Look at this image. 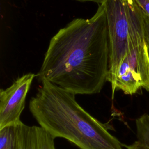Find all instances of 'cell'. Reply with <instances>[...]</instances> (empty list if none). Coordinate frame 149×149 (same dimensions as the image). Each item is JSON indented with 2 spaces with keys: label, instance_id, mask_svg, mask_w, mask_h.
<instances>
[{
  "label": "cell",
  "instance_id": "6da1fadb",
  "mask_svg": "<svg viewBox=\"0 0 149 149\" xmlns=\"http://www.w3.org/2000/svg\"><path fill=\"white\" fill-rule=\"evenodd\" d=\"M109 39L105 7L73 19L51 39L37 76L74 94L98 93L107 81Z\"/></svg>",
  "mask_w": 149,
  "mask_h": 149
},
{
  "label": "cell",
  "instance_id": "7a4b0ae2",
  "mask_svg": "<svg viewBox=\"0 0 149 149\" xmlns=\"http://www.w3.org/2000/svg\"><path fill=\"white\" fill-rule=\"evenodd\" d=\"M29 102L40 126L55 139H65L80 149H123L104 124L76 101L74 93L45 80Z\"/></svg>",
  "mask_w": 149,
  "mask_h": 149
},
{
  "label": "cell",
  "instance_id": "3957f363",
  "mask_svg": "<svg viewBox=\"0 0 149 149\" xmlns=\"http://www.w3.org/2000/svg\"><path fill=\"white\" fill-rule=\"evenodd\" d=\"M116 90L132 95L141 88L149 91V50L146 41L144 13L139 5L134 9L128 51L111 84Z\"/></svg>",
  "mask_w": 149,
  "mask_h": 149
},
{
  "label": "cell",
  "instance_id": "277c9868",
  "mask_svg": "<svg viewBox=\"0 0 149 149\" xmlns=\"http://www.w3.org/2000/svg\"><path fill=\"white\" fill-rule=\"evenodd\" d=\"M109 39L107 81L113 83L119 65L128 51L132 19L136 0H105Z\"/></svg>",
  "mask_w": 149,
  "mask_h": 149
},
{
  "label": "cell",
  "instance_id": "5b68a950",
  "mask_svg": "<svg viewBox=\"0 0 149 149\" xmlns=\"http://www.w3.org/2000/svg\"><path fill=\"white\" fill-rule=\"evenodd\" d=\"M35 74L26 73L18 77L10 86L0 90V129L19 124L24 108L27 94Z\"/></svg>",
  "mask_w": 149,
  "mask_h": 149
},
{
  "label": "cell",
  "instance_id": "8992f818",
  "mask_svg": "<svg viewBox=\"0 0 149 149\" xmlns=\"http://www.w3.org/2000/svg\"><path fill=\"white\" fill-rule=\"evenodd\" d=\"M54 140L40 126L19 123V149H56Z\"/></svg>",
  "mask_w": 149,
  "mask_h": 149
},
{
  "label": "cell",
  "instance_id": "52a82bcc",
  "mask_svg": "<svg viewBox=\"0 0 149 149\" xmlns=\"http://www.w3.org/2000/svg\"><path fill=\"white\" fill-rule=\"evenodd\" d=\"M137 140L125 145V149H149V115L144 113L136 120Z\"/></svg>",
  "mask_w": 149,
  "mask_h": 149
},
{
  "label": "cell",
  "instance_id": "ba28073f",
  "mask_svg": "<svg viewBox=\"0 0 149 149\" xmlns=\"http://www.w3.org/2000/svg\"><path fill=\"white\" fill-rule=\"evenodd\" d=\"M19 123L0 129V149H19Z\"/></svg>",
  "mask_w": 149,
  "mask_h": 149
},
{
  "label": "cell",
  "instance_id": "9c48e42d",
  "mask_svg": "<svg viewBox=\"0 0 149 149\" xmlns=\"http://www.w3.org/2000/svg\"><path fill=\"white\" fill-rule=\"evenodd\" d=\"M143 11L149 17V0H136Z\"/></svg>",
  "mask_w": 149,
  "mask_h": 149
},
{
  "label": "cell",
  "instance_id": "30bf717a",
  "mask_svg": "<svg viewBox=\"0 0 149 149\" xmlns=\"http://www.w3.org/2000/svg\"><path fill=\"white\" fill-rule=\"evenodd\" d=\"M144 23H145V30L146 41L149 50V17L144 13Z\"/></svg>",
  "mask_w": 149,
  "mask_h": 149
},
{
  "label": "cell",
  "instance_id": "8fae6325",
  "mask_svg": "<svg viewBox=\"0 0 149 149\" xmlns=\"http://www.w3.org/2000/svg\"><path fill=\"white\" fill-rule=\"evenodd\" d=\"M77 1H81V2H95V3H97V4H98V5H100L102 4L105 2V0H77Z\"/></svg>",
  "mask_w": 149,
  "mask_h": 149
}]
</instances>
